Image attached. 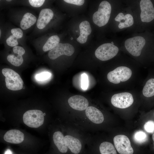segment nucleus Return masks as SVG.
<instances>
[{"label":"nucleus","mask_w":154,"mask_h":154,"mask_svg":"<svg viewBox=\"0 0 154 154\" xmlns=\"http://www.w3.org/2000/svg\"><path fill=\"white\" fill-rule=\"evenodd\" d=\"M99 149L101 154H117L113 145L108 142L102 143L100 146Z\"/></svg>","instance_id":"21"},{"label":"nucleus","mask_w":154,"mask_h":154,"mask_svg":"<svg viewBox=\"0 0 154 154\" xmlns=\"http://www.w3.org/2000/svg\"><path fill=\"white\" fill-rule=\"evenodd\" d=\"M44 0H29V2L30 5L35 7H38L41 6L44 1Z\"/></svg>","instance_id":"30"},{"label":"nucleus","mask_w":154,"mask_h":154,"mask_svg":"<svg viewBox=\"0 0 154 154\" xmlns=\"http://www.w3.org/2000/svg\"><path fill=\"white\" fill-rule=\"evenodd\" d=\"M51 76V74L48 72H43L36 75L35 78L38 81H44L49 79Z\"/></svg>","instance_id":"25"},{"label":"nucleus","mask_w":154,"mask_h":154,"mask_svg":"<svg viewBox=\"0 0 154 154\" xmlns=\"http://www.w3.org/2000/svg\"><path fill=\"white\" fill-rule=\"evenodd\" d=\"M36 21L37 18L35 16L31 13H27L23 17L20 26L22 29L26 30L34 25Z\"/></svg>","instance_id":"19"},{"label":"nucleus","mask_w":154,"mask_h":154,"mask_svg":"<svg viewBox=\"0 0 154 154\" xmlns=\"http://www.w3.org/2000/svg\"><path fill=\"white\" fill-rule=\"evenodd\" d=\"M152 139H153V140L154 141V133L152 135Z\"/></svg>","instance_id":"34"},{"label":"nucleus","mask_w":154,"mask_h":154,"mask_svg":"<svg viewBox=\"0 0 154 154\" xmlns=\"http://www.w3.org/2000/svg\"><path fill=\"white\" fill-rule=\"evenodd\" d=\"M11 0H6L7 1H11Z\"/></svg>","instance_id":"36"},{"label":"nucleus","mask_w":154,"mask_h":154,"mask_svg":"<svg viewBox=\"0 0 154 154\" xmlns=\"http://www.w3.org/2000/svg\"><path fill=\"white\" fill-rule=\"evenodd\" d=\"M132 74L131 70L129 68L124 66L118 67L109 72L107 78L110 82L117 84L121 82H124L129 80Z\"/></svg>","instance_id":"4"},{"label":"nucleus","mask_w":154,"mask_h":154,"mask_svg":"<svg viewBox=\"0 0 154 154\" xmlns=\"http://www.w3.org/2000/svg\"><path fill=\"white\" fill-rule=\"evenodd\" d=\"M115 20L119 22L118 27L120 29L131 26L133 23V17L130 14L124 15L123 13H120L115 18Z\"/></svg>","instance_id":"18"},{"label":"nucleus","mask_w":154,"mask_h":154,"mask_svg":"<svg viewBox=\"0 0 154 154\" xmlns=\"http://www.w3.org/2000/svg\"><path fill=\"white\" fill-rule=\"evenodd\" d=\"M66 145L71 152L75 154L79 153L81 149L82 144L78 139L70 135H67L64 137Z\"/></svg>","instance_id":"15"},{"label":"nucleus","mask_w":154,"mask_h":154,"mask_svg":"<svg viewBox=\"0 0 154 154\" xmlns=\"http://www.w3.org/2000/svg\"><path fill=\"white\" fill-rule=\"evenodd\" d=\"M1 30H0V36H1Z\"/></svg>","instance_id":"35"},{"label":"nucleus","mask_w":154,"mask_h":154,"mask_svg":"<svg viewBox=\"0 0 154 154\" xmlns=\"http://www.w3.org/2000/svg\"><path fill=\"white\" fill-rule=\"evenodd\" d=\"M88 80L87 75L83 73L81 75V87L83 90H86L88 87Z\"/></svg>","instance_id":"27"},{"label":"nucleus","mask_w":154,"mask_h":154,"mask_svg":"<svg viewBox=\"0 0 154 154\" xmlns=\"http://www.w3.org/2000/svg\"><path fill=\"white\" fill-rule=\"evenodd\" d=\"M13 51L14 53L17 54L18 55L22 56L25 52V50L22 47L19 46H16L14 47L13 48Z\"/></svg>","instance_id":"31"},{"label":"nucleus","mask_w":154,"mask_h":154,"mask_svg":"<svg viewBox=\"0 0 154 154\" xmlns=\"http://www.w3.org/2000/svg\"><path fill=\"white\" fill-rule=\"evenodd\" d=\"M111 101L114 107L124 109L130 106L133 103V99L131 93L125 92L114 94L112 97Z\"/></svg>","instance_id":"7"},{"label":"nucleus","mask_w":154,"mask_h":154,"mask_svg":"<svg viewBox=\"0 0 154 154\" xmlns=\"http://www.w3.org/2000/svg\"><path fill=\"white\" fill-rule=\"evenodd\" d=\"M2 72L5 77L6 86L8 89L15 91L21 90L23 88V81L17 73L8 68L3 69Z\"/></svg>","instance_id":"2"},{"label":"nucleus","mask_w":154,"mask_h":154,"mask_svg":"<svg viewBox=\"0 0 154 154\" xmlns=\"http://www.w3.org/2000/svg\"><path fill=\"white\" fill-rule=\"evenodd\" d=\"M6 142L12 143L19 144L24 140V134L22 132L17 129H11L7 132L3 137Z\"/></svg>","instance_id":"14"},{"label":"nucleus","mask_w":154,"mask_h":154,"mask_svg":"<svg viewBox=\"0 0 154 154\" xmlns=\"http://www.w3.org/2000/svg\"><path fill=\"white\" fill-rule=\"evenodd\" d=\"M79 27L80 30V35L77 38V41L79 43L83 44L86 42L88 36L92 32V29L89 23L85 21L80 24Z\"/></svg>","instance_id":"16"},{"label":"nucleus","mask_w":154,"mask_h":154,"mask_svg":"<svg viewBox=\"0 0 154 154\" xmlns=\"http://www.w3.org/2000/svg\"><path fill=\"white\" fill-rule=\"evenodd\" d=\"M119 49L117 47L112 43L104 44L96 50L95 54L96 57L102 61L109 60L115 56Z\"/></svg>","instance_id":"5"},{"label":"nucleus","mask_w":154,"mask_h":154,"mask_svg":"<svg viewBox=\"0 0 154 154\" xmlns=\"http://www.w3.org/2000/svg\"><path fill=\"white\" fill-rule=\"evenodd\" d=\"M114 145L120 154H133V150L131 146L130 140L126 136L119 135L115 136L113 139Z\"/></svg>","instance_id":"8"},{"label":"nucleus","mask_w":154,"mask_h":154,"mask_svg":"<svg viewBox=\"0 0 154 154\" xmlns=\"http://www.w3.org/2000/svg\"><path fill=\"white\" fill-rule=\"evenodd\" d=\"M143 95L147 97L154 95V78L148 80L146 82L143 90Z\"/></svg>","instance_id":"22"},{"label":"nucleus","mask_w":154,"mask_h":154,"mask_svg":"<svg viewBox=\"0 0 154 154\" xmlns=\"http://www.w3.org/2000/svg\"><path fill=\"white\" fill-rule=\"evenodd\" d=\"M24 123L29 127L37 128L43 123L44 118L42 112L39 110H31L27 111L23 114Z\"/></svg>","instance_id":"3"},{"label":"nucleus","mask_w":154,"mask_h":154,"mask_svg":"<svg viewBox=\"0 0 154 154\" xmlns=\"http://www.w3.org/2000/svg\"><path fill=\"white\" fill-rule=\"evenodd\" d=\"M144 128L147 132L152 133L154 132V121L149 120L144 124Z\"/></svg>","instance_id":"26"},{"label":"nucleus","mask_w":154,"mask_h":154,"mask_svg":"<svg viewBox=\"0 0 154 154\" xmlns=\"http://www.w3.org/2000/svg\"><path fill=\"white\" fill-rule=\"evenodd\" d=\"M7 59L11 64L16 66H20L23 61L22 56L18 55L16 56L13 54H9L7 56Z\"/></svg>","instance_id":"23"},{"label":"nucleus","mask_w":154,"mask_h":154,"mask_svg":"<svg viewBox=\"0 0 154 154\" xmlns=\"http://www.w3.org/2000/svg\"><path fill=\"white\" fill-rule=\"evenodd\" d=\"M74 52V48L71 44L59 43L49 51L48 56L50 59L54 60L62 55L70 56Z\"/></svg>","instance_id":"9"},{"label":"nucleus","mask_w":154,"mask_h":154,"mask_svg":"<svg viewBox=\"0 0 154 154\" xmlns=\"http://www.w3.org/2000/svg\"><path fill=\"white\" fill-rule=\"evenodd\" d=\"M11 32L13 36L17 39L21 38L23 35L22 30L20 28H13L11 30Z\"/></svg>","instance_id":"29"},{"label":"nucleus","mask_w":154,"mask_h":154,"mask_svg":"<svg viewBox=\"0 0 154 154\" xmlns=\"http://www.w3.org/2000/svg\"><path fill=\"white\" fill-rule=\"evenodd\" d=\"M60 38L56 35L52 36L47 40L42 47L44 52L50 50L54 48L60 42Z\"/></svg>","instance_id":"20"},{"label":"nucleus","mask_w":154,"mask_h":154,"mask_svg":"<svg viewBox=\"0 0 154 154\" xmlns=\"http://www.w3.org/2000/svg\"><path fill=\"white\" fill-rule=\"evenodd\" d=\"M70 106L73 109L78 111L86 110L88 107V102L85 97L76 95L70 97L68 100Z\"/></svg>","instance_id":"11"},{"label":"nucleus","mask_w":154,"mask_h":154,"mask_svg":"<svg viewBox=\"0 0 154 154\" xmlns=\"http://www.w3.org/2000/svg\"><path fill=\"white\" fill-rule=\"evenodd\" d=\"M54 142L59 151L62 153H66L68 150L66 145L64 137L60 131L55 132L53 135Z\"/></svg>","instance_id":"17"},{"label":"nucleus","mask_w":154,"mask_h":154,"mask_svg":"<svg viewBox=\"0 0 154 154\" xmlns=\"http://www.w3.org/2000/svg\"><path fill=\"white\" fill-rule=\"evenodd\" d=\"M5 154H12V153L10 151L7 150L5 152Z\"/></svg>","instance_id":"33"},{"label":"nucleus","mask_w":154,"mask_h":154,"mask_svg":"<svg viewBox=\"0 0 154 154\" xmlns=\"http://www.w3.org/2000/svg\"><path fill=\"white\" fill-rule=\"evenodd\" d=\"M85 113L88 118L94 123H101L104 121V117L102 112L94 107L88 106L86 109Z\"/></svg>","instance_id":"13"},{"label":"nucleus","mask_w":154,"mask_h":154,"mask_svg":"<svg viewBox=\"0 0 154 154\" xmlns=\"http://www.w3.org/2000/svg\"><path fill=\"white\" fill-rule=\"evenodd\" d=\"M145 43L144 38L136 36L127 39L125 42V47L131 55L135 56H139L141 50Z\"/></svg>","instance_id":"6"},{"label":"nucleus","mask_w":154,"mask_h":154,"mask_svg":"<svg viewBox=\"0 0 154 154\" xmlns=\"http://www.w3.org/2000/svg\"><path fill=\"white\" fill-rule=\"evenodd\" d=\"M140 6V17L142 22H149L154 19V8L150 0H141Z\"/></svg>","instance_id":"10"},{"label":"nucleus","mask_w":154,"mask_h":154,"mask_svg":"<svg viewBox=\"0 0 154 154\" xmlns=\"http://www.w3.org/2000/svg\"><path fill=\"white\" fill-rule=\"evenodd\" d=\"M134 141L138 143H142L146 142L147 139L146 134L142 131H138L135 132L133 135Z\"/></svg>","instance_id":"24"},{"label":"nucleus","mask_w":154,"mask_h":154,"mask_svg":"<svg viewBox=\"0 0 154 154\" xmlns=\"http://www.w3.org/2000/svg\"><path fill=\"white\" fill-rule=\"evenodd\" d=\"M16 38L13 35L10 36L6 40L7 44L11 47H15L17 45L18 42Z\"/></svg>","instance_id":"28"},{"label":"nucleus","mask_w":154,"mask_h":154,"mask_svg":"<svg viewBox=\"0 0 154 154\" xmlns=\"http://www.w3.org/2000/svg\"><path fill=\"white\" fill-rule=\"evenodd\" d=\"M54 13L50 9L46 8L40 12L37 23V28L39 29L44 28L52 18Z\"/></svg>","instance_id":"12"},{"label":"nucleus","mask_w":154,"mask_h":154,"mask_svg":"<svg viewBox=\"0 0 154 154\" xmlns=\"http://www.w3.org/2000/svg\"><path fill=\"white\" fill-rule=\"evenodd\" d=\"M64 1L67 3L78 6L82 5L84 2V0H64Z\"/></svg>","instance_id":"32"},{"label":"nucleus","mask_w":154,"mask_h":154,"mask_svg":"<svg viewBox=\"0 0 154 154\" xmlns=\"http://www.w3.org/2000/svg\"><path fill=\"white\" fill-rule=\"evenodd\" d=\"M111 11L110 4L107 1H103L100 3L98 10L92 16L95 24L99 27L104 26L109 21Z\"/></svg>","instance_id":"1"}]
</instances>
